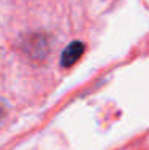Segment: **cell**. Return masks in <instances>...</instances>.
Here are the masks:
<instances>
[{
    "mask_svg": "<svg viewBox=\"0 0 149 150\" xmlns=\"http://www.w3.org/2000/svg\"><path fill=\"white\" fill-rule=\"evenodd\" d=\"M83 50H85V46H83L82 42H72V43L67 45L66 50L63 51L61 64L64 67H71L72 64H76L77 61L80 59V56L83 54Z\"/></svg>",
    "mask_w": 149,
    "mask_h": 150,
    "instance_id": "obj_1",
    "label": "cell"
}]
</instances>
